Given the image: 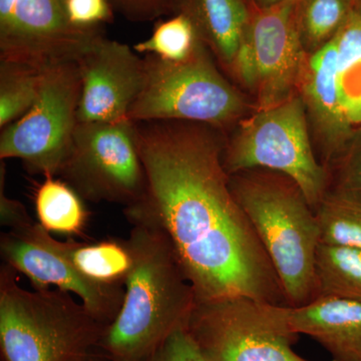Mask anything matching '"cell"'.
<instances>
[{"mask_svg": "<svg viewBox=\"0 0 361 361\" xmlns=\"http://www.w3.org/2000/svg\"><path fill=\"white\" fill-rule=\"evenodd\" d=\"M59 176L84 201L137 205L146 195L147 176L135 123H78Z\"/></svg>", "mask_w": 361, "mask_h": 361, "instance_id": "52a82bcc", "label": "cell"}, {"mask_svg": "<svg viewBox=\"0 0 361 361\" xmlns=\"http://www.w3.org/2000/svg\"><path fill=\"white\" fill-rule=\"evenodd\" d=\"M141 361H206L186 327L169 336L151 355Z\"/></svg>", "mask_w": 361, "mask_h": 361, "instance_id": "d4e9b609", "label": "cell"}, {"mask_svg": "<svg viewBox=\"0 0 361 361\" xmlns=\"http://www.w3.org/2000/svg\"><path fill=\"white\" fill-rule=\"evenodd\" d=\"M80 97L77 61L44 68L32 108L2 130L0 160L18 159L32 174L59 176L77 129Z\"/></svg>", "mask_w": 361, "mask_h": 361, "instance_id": "ba28073f", "label": "cell"}, {"mask_svg": "<svg viewBox=\"0 0 361 361\" xmlns=\"http://www.w3.org/2000/svg\"><path fill=\"white\" fill-rule=\"evenodd\" d=\"M21 230L70 262L87 279L101 284L125 285L133 265L127 240L108 239L96 243H80L73 239L59 241L37 222Z\"/></svg>", "mask_w": 361, "mask_h": 361, "instance_id": "2e32d148", "label": "cell"}, {"mask_svg": "<svg viewBox=\"0 0 361 361\" xmlns=\"http://www.w3.org/2000/svg\"><path fill=\"white\" fill-rule=\"evenodd\" d=\"M223 163L229 175L265 169L287 176L300 187L313 209L329 191V172L316 158L298 92L242 121L224 147Z\"/></svg>", "mask_w": 361, "mask_h": 361, "instance_id": "8992f818", "label": "cell"}, {"mask_svg": "<svg viewBox=\"0 0 361 361\" xmlns=\"http://www.w3.org/2000/svg\"><path fill=\"white\" fill-rule=\"evenodd\" d=\"M144 84L129 111L134 123L188 122L224 128L246 110L243 94L218 70L205 44L191 58L172 63L144 58Z\"/></svg>", "mask_w": 361, "mask_h": 361, "instance_id": "5b68a950", "label": "cell"}, {"mask_svg": "<svg viewBox=\"0 0 361 361\" xmlns=\"http://www.w3.org/2000/svg\"><path fill=\"white\" fill-rule=\"evenodd\" d=\"M68 20L78 27H97L113 18L110 0H63Z\"/></svg>", "mask_w": 361, "mask_h": 361, "instance_id": "484cf974", "label": "cell"}, {"mask_svg": "<svg viewBox=\"0 0 361 361\" xmlns=\"http://www.w3.org/2000/svg\"><path fill=\"white\" fill-rule=\"evenodd\" d=\"M353 0H297V26L306 54L336 37L348 18Z\"/></svg>", "mask_w": 361, "mask_h": 361, "instance_id": "7402d4cb", "label": "cell"}, {"mask_svg": "<svg viewBox=\"0 0 361 361\" xmlns=\"http://www.w3.org/2000/svg\"><path fill=\"white\" fill-rule=\"evenodd\" d=\"M123 213L132 225L127 243L133 265L122 307L97 349L111 361H141L187 326L197 297L158 221L137 207Z\"/></svg>", "mask_w": 361, "mask_h": 361, "instance_id": "7a4b0ae2", "label": "cell"}, {"mask_svg": "<svg viewBox=\"0 0 361 361\" xmlns=\"http://www.w3.org/2000/svg\"><path fill=\"white\" fill-rule=\"evenodd\" d=\"M320 244L361 250V194L336 187L314 209Z\"/></svg>", "mask_w": 361, "mask_h": 361, "instance_id": "ffe728a7", "label": "cell"}, {"mask_svg": "<svg viewBox=\"0 0 361 361\" xmlns=\"http://www.w3.org/2000/svg\"><path fill=\"white\" fill-rule=\"evenodd\" d=\"M230 186L264 247L287 304L310 302L316 297L320 236L302 190L287 176L265 169L230 175Z\"/></svg>", "mask_w": 361, "mask_h": 361, "instance_id": "3957f363", "label": "cell"}, {"mask_svg": "<svg viewBox=\"0 0 361 361\" xmlns=\"http://www.w3.org/2000/svg\"><path fill=\"white\" fill-rule=\"evenodd\" d=\"M204 44L231 71L251 20L245 0H179Z\"/></svg>", "mask_w": 361, "mask_h": 361, "instance_id": "e0dca14e", "label": "cell"}, {"mask_svg": "<svg viewBox=\"0 0 361 361\" xmlns=\"http://www.w3.org/2000/svg\"><path fill=\"white\" fill-rule=\"evenodd\" d=\"M137 54L129 45L102 35L80 56L78 123L129 120L144 84V59Z\"/></svg>", "mask_w": 361, "mask_h": 361, "instance_id": "7c38bea8", "label": "cell"}, {"mask_svg": "<svg viewBox=\"0 0 361 361\" xmlns=\"http://www.w3.org/2000/svg\"><path fill=\"white\" fill-rule=\"evenodd\" d=\"M186 329L206 361H311L292 348L298 334L252 299L197 301Z\"/></svg>", "mask_w": 361, "mask_h": 361, "instance_id": "9c48e42d", "label": "cell"}, {"mask_svg": "<svg viewBox=\"0 0 361 361\" xmlns=\"http://www.w3.org/2000/svg\"><path fill=\"white\" fill-rule=\"evenodd\" d=\"M44 70L16 61H0V127L2 130L32 108L39 96Z\"/></svg>", "mask_w": 361, "mask_h": 361, "instance_id": "603a6c76", "label": "cell"}, {"mask_svg": "<svg viewBox=\"0 0 361 361\" xmlns=\"http://www.w3.org/2000/svg\"><path fill=\"white\" fill-rule=\"evenodd\" d=\"M343 297L361 303V250L322 245L316 259V296Z\"/></svg>", "mask_w": 361, "mask_h": 361, "instance_id": "44dd1931", "label": "cell"}, {"mask_svg": "<svg viewBox=\"0 0 361 361\" xmlns=\"http://www.w3.org/2000/svg\"><path fill=\"white\" fill-rule=\"evenodd\" d=\"M0 255L4 264L30 279L33 288L52 286L73 294L106 326L122 307L125 285L101 284L87 279L25 230H8L1 235Z\"/></svg>", "mask_w": 361, "mask_h": 361, "instance_id": "4fadbf2b", "label": "cell"}, {"mask_svg": "<svg viewBox=\"0 0 361 361\" xmlns=\"http://www.w3.org/2000/svg\"><path fill=\"white\" fill-rule=\"evenodd\" d=\"M251 1L256 8H268V7L283 4V2L288 1V0H251Z\"/></svg>", "mask_w": 361, "mask_h": 361, "instance_id": "f546056e", "label": "cell"}, {"mask_svg": "<svg viewBox=\"0 0 361 361\" xmlns=\"http://www.w3.org/2000/svg\"><path fill=\"white\" fill-rule=\"evenodd\" d=\"M35 207L37 223L51 234L80 236L89 220L82 197L56 177H45L37 187Z\"/></svg>", "mask_w": 361, "mask_h": 361, "instance_id": "d6986e66", "label": "cell"}, {"mask_svg": "<svg viewBox=\"0 0 361 361\" xmlns=\"http://www.w3.org/2000/svg\"><path fill=\"white\" fill-rule=\"evenodd\" d=\"M338 160L336 187L361 194V137H351Z\"/></svg>", "mask_w": 361, "mask_h": 361, "instance_id": "4316f807", "label": "cell"}, {"mask_svg": "<svg viewBox=\"0 0 361 361\" xmlns=\"http://www.w3.org/2000/svg\"><path fill=\"white\" fill-rule=\"evenodd\" d=\"M296 334L314 339L332 361H361V303L343 297L316 296L303 305L271 304Z\"/></svg>", "mask_w": 361, "mask_h": 361, "instance_id": "5bb4252c", "label": "cell"}, {"mask_svg": "<svg viewBox=\"0 0 361 361\" xmlns=\"http://www.w3.org/2000/svg\"><path fill=\"white\" fill-rule=\"evenodd\" d=\"M135 125L147 191L133 207L167 233L197 301L243 297L287 304L264 247L233 194L215 128L176 121Z\"/></svg>", "mask_w": 361, "mask_h": 361, "instance_id": "6da1fadb", "label": "cell"}, {"mask_svg": "<svg viewBox=\"0 0 361 361\" xmlns=\"http://www.w3.org/2000/svg\"><path fill=\"white\" fill-rule=\"evenodd\" d=\"M336 54L334 39L306 54L297 87L308 123L327 161L338 159L353 137L344 122L339 101Z\"/></svg>", "mask_w": 361, "mask_h": 361, "instance_id": "9a60e30c", "label": "cell"}, {"mask_svg": "<svg viewBox=\"0 0 361 361\" xmlns=\"http://www.w3.org/2000/svg\"><path fill=\"white\" fill-rule=\"evenodd\" d=\"M101 37L73 25L63 0H0V61L44 70L78 61Z\"/></svg>", "mask_w": 361, "mask_h": 361, "instance_id": "8fae6325", "label": "cell"}, {"mask_svg": "<svg viewBox=\"0 0 361 361\" xmlns=\"http://www.w3.org/2000/svg\"><path fill=\"white\" fill-rule=\"evenodd\" d=\"M87 361H111L109 360L108 357H106V355H103V353H101V351L97 349V351H94V353H92V355L90 356L89 358H87Z\"/></svg>", "mask_w": 361, "mask_h": 361, "instance_id": "4dcf8cb0", "label": "cell"}, {"mask_svg": "<svg viewBox=\"0 0 361 361\" xmlns=\"http://www.w3.org/2000/svg\"><path fill=\"white\" fill-rule=\"evenodd\" d=\"M204 44L193 21L186 14L178 13L170 20L156 25L151 37L134 47L135 52L172 63L191 58Z\"/></svg>", "mask_w": 361, "mask_h": 361, "instance_id": "cb8c5ba5", "label": "cell"}, {"mask_svg": "<svg viewBox=\"0 0 361 361\" xmlns=\"http://www.w3.org/2000/svg\"><path fill=\"white\" fill-rule=\"evenodd\" d=\"M104 329L73 294L51 287L28 290L13 268H0L1 361H87Z\"/></svg>", "mask_w": 361, "mask_h": 361, "instance_id": "277c9868", "label": "cell"}, {"mask_svg": "<svg viewBox=\"0 0 361 361\" xmlns=\"http://www.w3.org/2000/svg\"><path fill=\"white\" fill-rule=\"evenodd\" d=\"M6 166L4 161L0 165V223L8 230H21L32 226L35 221L32 219L25 206L20 202L9 198L4 191Z\"/></svg>", "mask_w": 361, "mask_h": 361, "instance_id": "83f0119b", "label": "cell"}, {"mask_svg": "<svg viewBox=\"0 0 361 361\" xmlns=\"http://www.w3.org/2000/svg\"><path fill=\"white\" fill-rule=\"evenodd\" d=\"M297 0L254 8L250 25L231 68L256 97L269 108L297 92L306 52L297 26Z\"/></svg>", "mask_w": 361, "mask_h": 361, "instance_id": "30bf717a", "label": "cell"}, {"mask_svg": "<svg viewBox=\"0 0 361 361\" xmlns=\"http://www.w3.org/2000/svg\"><path fill=\"white\" fill-rule=\"evenodd\" d=\"M334 39L339 101L344 122L353 135L361 127V0H353Z\"/></svg>", "mask_w": 361, "mask_h": 361, "instance_id": "ac0fdd59", "label": "cell"}, {"mask_svg": "<svg viewBox=\"0 0 361 361\" xmlns=\"http://www.w3.org/2000/svg\"><path fill=\"white\" fill-rule=\"evenodd\" d=\"M110 2L128 20L135 23L156 20L167 13L171 6V0H110Z\"/></svg>", "mask_w": 361, "mask_h": 361, "instance_id": "f1b7e54d", "label": "cell"}]
</instances>
